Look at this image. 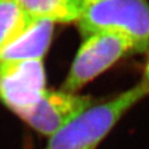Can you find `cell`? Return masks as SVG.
<instances>
[{
	"instance_id": "cell-3",
	"label": "cell",
	"mask_w": 149,
	"mask_h": 149,
	"mask_svg": "<svg viewBox=\"0 0 149 149\" xmlns=\"http://www.w3.org/2000/svg\"><path fill=\"white\" fill-rule=\"evenodd\" d=\"M135 53L132 42L112 33H95L86 37L78 51L62 90H78L110 68L123 56Z\"/></svg>"
},
{
	"instance_id": "cell-9",
	"label": "cell",
	"mask_w": 149,
	"mask_h": 149,
	"mask_svg": "<svg viewBox=\"0 0 149 149\" xmlns=\"http://www.w3.org/2000/svg\"><path fill=\"white\" fill-rule=\"evenodd\" d=\"M78 3V5L80 6L81 10L83 12L84 8H86L88 5L92 4V3H95V2H98V1H102V0H76Z\"/></svg>"
},
{
	"instance_id": "cell-6",
	"label": "cell",
	"mask_w": 149,
	"mask_h": 149,
	"mask_svg": "<svg viewBox=\"0 0 149 149\" xmlns=\"http://www.w3.org/2000/svg\"><path fill=\"white\" fill-rule=\"evenodd\" d=\"M53 22L34 19L29 27L0 52V62L42 60L51 42Z\"/></svg>"
},
{
	"instance_id": "cell-1",
	"label": "cell",
	"mask_w": 149,
	"mask_h": 149,
	"mask_svg": "<svg viewBox=\"0 0 149 149\" xmlns=\"http://www.w3.org/2000/svg\"><path fill=\"white\" fill-rule=\"evenodd\" d=\"M147 94L149 86L142 82L108 102L93 105L52 135L45 149H96L118 121Z\"/></svg>"
},
{
	"instance_id": "cell-5",
	"label": "cell",
	"mask_w": 149,
	"mask_h": 149,
	"mask_svg": "<svg viewBox=\"0 0 149 149\" xmlns=\"http://www.w3.org/2000/svg\"><path fill=\"white\" fill-rule=\"evenodd\" d=\"M93 105L95 102L90 96L47 90L24 121L37 133L51 137Z\"/></svg>"
},
{
	"instance_id": "cell-2",
	"label": "cell",
	"mask_w": 149,
	"mask_h": 149,
	"mask_svg": "<svg viewBox=\"0 0 149 149\" xmlns=\"http://www.w3.org/2000/svg\"><path fill=\"white\" fill-rule=\"evenodd\" d=\"M85 37L112 33L132 42L135 53L149 48V5L146 0H102L84 8L78 20Z\"/></svg>"
},
{
	"instance_id": "cell-10",
	"label": "cell",
	"mask_w": 149,
	"mask_h": 149,
	"mask_svg": "<svg viewBox=\"0 0 149 149\" xmlns=\"http://www.w3.org/2000/svg\"><path fill=\"white\" fill-rule=\"evenodd\" d=\"M144 83H146L149 86V58H148V62L146 64V68H145V78H144Z\"/></svg>"
},
{
	"instance_id": "cell-8",
	"label": "cell",
	"mask_w": 149,
	"mask_h": 149,
	"mask_svg": "<svg viewBox=\"0 0 149 149\" xmlns=\"http://www.w3.org/2000/svg\"><path fill=\"white\" fill-rule=\"evenodd\" d=\"M33 20L14 0H0V52L20 36Z\"/></svg>"
},
{
	"instance_id": "cell-7",
	"label": "cell",
	"mask_w": 149,
	"mask_h": 149,
	"mask_svg": "<svg viewBox=\"0 0 149 149\" xmlns=\"http://www.w3.org/2000/svg\"><path fill=\"white\" fill-rule=\"evenodd\" d=\"M33 19H46L53 23L78 21L82 10L76 0H14Z\"/></svg>"
},
{
	"instance_id": "cell-4",
	"label": "cell",
	"mask_w": 149,
	"mask_h": 149,
	"mask_svg": "<svg viewBox=\"0 0 149 149\" xmlns=\"http://www.w3.org/2000/svg\"><path fill=\"white\" fill-rule=\"evenodd\" d=\"M46 91L42 60L0 62V102L23 120Z\"/></svg>"
}]
</instances>
